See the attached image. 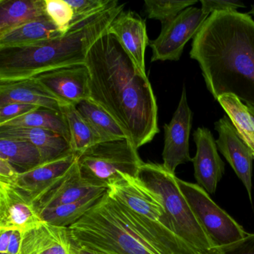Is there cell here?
I'll use <instances>...</instances> for the list:
<instances>
[{
  "label": "cell",
  "instance_id": "2e32d148",
  "mask_svg": "<svg viewBox=\"0 0 254 254\" xmlns=\"http://www.w3.org/2000/svg\"><path fill=\"white\" fill-rule=\"evenodd\" d=\"M107 32L115 35L138 69L145 73V53L149 44L144 20L132 11L120 13Z\"/></svg>",
  "mask_w": 254,
  "mask_h": 254
},
{
  "label": "cell",
  "instance_id": "f35d334b",
  "mask_svg": "<svg viewBox=\"0 0 254 254\" xmlns=\"http://www.w3.org/2000/svg\"><path fill=\"white\" fill-rule=\"evenodd\" d=\"M251 112V114H252L253 116H254V111H249Z\"/></svg>",
  "mask_w": 254,
  "mask_h": 254
},
{
  "label": "cell",
  "instance_id": "52a82bcc",
  "mask_svg": "<svg viewBox=\"0 0 254 254\" xmlns=\"http://www.w3.org/2000/svg\"><path fill=\"white\" fill-rule=\"evenodd\" d=\"M178 184L203 228L223 251L247 237L248 233L243 227L220 208L198 184L179 178Z\"/></svg>",
  "mask_w": 254,
  "mask_h": 254
},
{
  "label": "cell",
  "instance_id": "6da1fadb",
  "mask_svg": "<svg viewBox=\"0 0 254 254\" xmlns=\"http://www.w3.org/2000/svg\"><path fill=\"white\" fill-rule=\"evenodd\" d=\"M90 74V99L123 129L136 148L159 133L157 105L151 83L113 34L105 32L85 62Z\"/></svg>",
  "mask_w": 254,
  "mask_h": 254
},
{
  "label": "cell",
  "instance_id": "ffe728a7",
  "mask_svg": "<svg viewBox=\"0 0 254 254\" xmlns=\"http://www.w3.org/2000/svg\"><path fill=\"white\" fill-rule=\"evenodd\" d=\"M0 138L21 139L31 142L41 151L43 163L73 153L70 143L66 138L45 129L0 126Z\"/></svg>",
  "mask_w": 254,
  "mask_h": 254
},
{
  "label": "cell",
  "instance_id": "9a60e30c",
  "mask_svg": "<svg viewBox=\"0 0 254 254\" xmlns=\"http://www.w3.org/2000/svg\"><path fill=\"white\" fill-rule=\"evenodd\" d=\"M76 160L77 156L72 153L57 160L42 163L32 170L19 174L11 187L33 203L46 190L67 173Z\"/></svg>",
  "mask_w": 254,
  "mask_h": 254
},
{
  "label": "cell",
  "instance_id": "484cf974",
  "mask_svg": "<svg viewBox=\"0 0 254 254\" xmlns=\"http://www.w3.org/2000/svg\"><path fill=\"white\" fill-rule=\"evenodd\" d=\"M69 127L70 145L76 156L99 142H104L99 133L81 116L75 105H65L62 108Z\"/></svg>",
  "mask_w": 254,
  "mask_h": 254
},
{
  "label": "cell",
  "instance_id": "d4e9b609",
  "mask_svg": "<svg viewBox=\"0 0 254 254\" xmlns=\"http://www.w3.org/2000/svg\"><path fill=\"white\" fill-rule=\"evenodd\" d=\"M78 112L105 141L128 139L120 125L92 99H84L75 105Z\"/></svg>",
  "mask_w": 254,
  "mask_h": 254
},
{
  "label": "cell",
  "instance_id": "4316f807",
  "mask_svg": "<svg viewBox=\"0 0 254 254\" xmlns=\"http://www.w3.org/2000/svg\"><path fill=\"white\" fill-rule=\"evenodd\" d=\"M2 126L52 130L62 135L70 142L69 127L63 113L48 108H38Z\"/></svg>",
  "mask_w": 254,
  "mask_h": 254
},
{
  "label": "cell",
  "instance_id": "8d00e7d4",
  "mask_svg": "<svg viewBox=\"0 0 254 254\" xmlns=\"http://www.w3.org/2000/svg\"><path fill=\"white\" fill-rule=\"evenodd\" d=\"M72 249H73L75 254H105L98 252L94 250L90 249V248H85V247L80 246V245L74 243L73 242H72Z\"/></svg>",
  "mask_w": 254,
  "mask_h": 254
},
{
  "label": "cell",
  "instance_id": "3957f363",
  "mask_svg": "<svg viewBox=\"0 0 254 254\" xmlns=\"http://www.w3.org/2000/svg\"><path fill=\"white\" fill-rule=\"evenodd\" d=\"M74 243L105 254H198L172 229L150 221L106 191L69 227Z\"/></svg>",
  "mask_w": 254,
  "mask_h": 254
},
{
  "label": "cell",
  "instance_id": "44dd1931",
  "mask_svg": "<svg viewBox=\"0 0 254 254\" xmlns=\"http://www.w3.org/2000/svg\"><path fill=\"white\" fill-rule=\"evenodd\" d=\"M62 35L51 19L44 15L0 35V50L29 47Z\"/></svg>",
  "mask_w": 254,
  "mask_h": 254
},
{
  "label": "cell",
  "instance_id": "603a6c76",
  "mask_svg": "<svg viewBox=\"0 0 254 254\" xmlns=\"http://www.w3.org/2000/svg\"><path fill=\"white\" fill-rule=\"evenodd\" d=\"M107 191L95 193L73 203L44 209L39 212L40 216L43 221L52 225L69 228L91 209Z\"/></svg>",
  "mask_w": 254,
  "mask_h": 254
},
{
  "label": "cell",
  "instance_id": "5b68a950",
  "mask_svg": "<svg viewBox=\"0 0 254 254\" xmlns=\"http://www.w3.org/2000/svg\"><path fill=\"white\" fill-rule=\"evenodd\" d=\"M138 178L161 199L178 236L198 254H225L208 234L183 194L175 174L163 164L143 163Z\"/></svg>",
  "mask_w": 254,
  "mask_h": 254
},
{
  "label": "cell",
  "instance_id": "f1b7e54d",
  "mask_svg": "<svg viewBox=\"0 0 254 254\" xmlns=\"http://www.w3.org/2000/svg\"><path fill=\"white\" fill-rule=\"evenodd\" d=\"M197 2L196 0H146L145 12L148 18L159 20L163 26L172 21L186 8L193 6Z\"/></svg>",
  "mask_w": 254,
  "mask_h": 254
},
{
  "label": "cell",
  "instance_id": "ba28073f",
  "mask_svg": "<svg viewBox=\"0 0 254 254\" xmlns=\"http://www.w3.org/2000/svg\"><path fill=\"white\" fill-rule=\"evenodd\" d=\"M209 17L201 8L191 6L162 26L160 35L148 44L152 50L151 62L179 60L187 43L194 38Z\"/></svg>",
  "mask_w": 254,
  "mask_h": 254
},
{
  "label": "cell",
  "instance_id": "8992f818",
  "mask_svg": "<svg viewBox=\"0 0 254 254\" xmlns=\"http://www.w3.org/2000/svg\"><path fill=\"white\" fill-rule=\"evenodd\" d=\"M130 139L105 141L77 156L81 176L86 181L108 189L124 175L137 176L143 162Z\"/></svg>",
  "mask_w": 254,
  "mask_h": 254
},
{
  "label": "cell",
  "instance_id": "d590c367",
  "mask_svg": "<svg viewBox=\"0 0 254 254\" xmlns=\"http://www.w3.org/2000/svg\"><path fill=\"white\" fill-rule=\"evenodd\" d=\"M23 233L20 230H11L9 240L7 245L5 252L8 254H20L22 243H23Z\"/></svg>",
  "mask_w": 254,
  "mask_h": 254
},
{
  "label": "cell",
  "instance_id": "1f68e13d",
  "mask_svg": "<svg viewBox=\"0 0 254 254\" xmlns=\"http://www.w3.org/2000/svg\"><path fill=\"white\" fill-rule=\"evenodd\" d=\"M201 9L208 15L215 12L235 11L239 8H245L241 1L232 0H200Z\"/></svg>",
  "mask_w": 254,
  "mask_h": 254
},
{
  "label": "cell",
  "instance_id": "f546056e",
  "mask_svg": "<svg viewBox=\"0 0 254 254\" xmlns=\"http://www.w3.org/2000/svg\"><path fill=\"white\" fill-rule=\"evenodd\" d=\"M46 14L62 33L65 34L74 19V11L66 0H45Z\"/></svg>",
  "mask_w": 254,
  "mask_h": 254
},
{
  "label": "cell",
  "instance_id": "8fae6325",
  "mask_svg": "<svg viewBox=\"0 0 254 254\" xmlns=\"http://www.w3.org/2000/svg\"><path fill=\"white\" fill-rule=\"evenodd\" d=\"M193 114L188 105L186 89L183 90L179 105L173 117L164 128L163 166L171 173L175 174L180 165L191 161L189 139L192 126Z\"/></svg>",
  "mask_w": 254,
  "mask_h": 254
},
{
  "label": "cell",
  "instance_id": "9c48e42d",
  "mask_svg": "<svg viewBox=\"0 0 254 254\" xmlns=\"http://www.w3.org/2000/svg\"><path fill=\"white\" fill-rule=\"evenodd\" d=\"M108 193L114 200L135 213L163 224L176 233L160 197L138 176L123 175L120 181L108 187Z\"/></svg>",
  "mask_w": 254,
  "mask_h": 254
},
{
  "label": "cell",
  "instance_id": "d6a6232c",
  "mask_svg": "<svg viewBox=\"0 0 254 254\" xmlns=\"http://www.w3.org/2000/svg\"><path fill=\"white\" fill-rule=\"evenodd\" d=\"M27 104L12 103L0 108V126L39 108Z\"/></svg>",
  "mask_w": 254,
  "mask_h": 254
},
{
  "label": "cell",
  "instance_id": "e575fe53",
  "mask_svg": "<svg viewBox=\"0 0 254 254\" xmlns=\"http://www.w3.org/2000/svg\"><path fill=\"white\" fill-rule=\"evenodd\" d=\"M19 174L9 162L0 159V183L7 185H13Z\"/></svg>",
  "mask_w": 254,
  "mask_h": 254
},
{
  "label": "cell",
  "instance_id": "30bf717a",
  "mask_svg": "<svg viewBox=\"0 0 254 254\" xmlns=\"http://www.w3.org/2000/svg\"><path fill=\"white\" fill-rule=\"evenodd\" d=\"M34 78L65 105L90 98V74L85 63L50 69Z\"/></svg>",
  "mask_w": 254,
  "mask_h": 254
},
{
  "label": "cell",
  "instance_id": "cb8c5ba5",
  "mask_svg": "<svg viewBox=\"0 0 254 254\" xmlns=\"http://www.w3.org/2000/svg\"><path fill=\"white\" fill-rule=\"evenodd\" d=\"M0 159L9 162L19 173L42 164L41 151L31 142L21 139L0 138Z\"/></svg>",
  "mask_w": 254,
  "mask_h": 254
},
{
  "label": "cell",
  "instance_id": "7c38bea8",
  "mask_svg": "<svg viewBox=\"0 0 254 254\" xmlns=\"http://www.w3.org/2000/svg\"><path fill=\"white\" fill-rule=\"evenodd\" d=\"M215 128L218 133L216 140L218 149L245 186L250 200L252 201V152L228 117H222L217 121Z\"/></svg>",
  "mask_w": 254,
  "mask_h": 254
},
{
  "label": "cell",
  "instance_id": "ac0fdd59",
  "mask_svg": "<svg viewBox=\"0 0 254 254\" xmlns=\"http://www.w3.org/2000/svg\"><path fill=\"white\" fill-rule=\"evenodd\" d=\"M42 221L33 203L11 186L0 183V229L25 232Z\"/></svg>",
  "mask_w": 254,
  "mask_h": 254
},
{
  "label": "cell",
  "instance_id": "277c9868",
  "mask_svg": "<svg viewBox=\"0 0 254 254\" xmlns=\"http://www.w3.org/2000/svg\"><path fill=\"white\" fill-rule=\"evenodd\" d=\"M124 8L125 4L114 0L106 9L71 23L61 36L29 47L0 50V81L32 78L50 69L85 63L93 44Z\"/></svg>",
  "mask_w": 254,
  "mask_h": 254
},
{
  "label": "cell",
  "instance_id": "7a4b0ae2",
  "mask_svg": "<svg viewBox=\"0 0 254 254\" xmlns=\"http://www.w3.org/2000/svg\"><path fill=\"white\" fill-rule=\"evenodd\" d=\"M190 57L215 99L234 95L254 111V21L249 14H211L193 38Z\"/></svg>",
  "mask_w": 254,
  "mask_h": 254
},
{
  "label": "cell",
  "instance_id": "7402d4cb",
  "mask_svg": "<svg viewBox=\"0 0 254 254\" xmlns=\"http://www.w3.org/2000/svg\"><path fill=\"white\" fill-rule=\"evenodd\" d=\"M44 15L45 0H0V35Z\"/></svg>",
  "mask_w": 254,
  "mask_h": 254
},
{
  "label": "cell",
  "instance_id": "5bb4252c",
  "mask_svg": "<svg viewBox=\"0 0 254 254\" xmlns=\"http://www.w3.org/2000/svg\"><path fill=\"white\" fill-rule=\"evenodd\" d=\"M108 190L84 180L80 173L76 160L70 170L41 194L34 201L33 205L39 213L44 209L73 203Z\"/></svg>",
  "mask_w": 254,
  "mask_h": 254
},
{
  "label": "cell",
  "instance_id": "4fadbf2b",
  "mask_svg": "<svg viewBox=\"0 0 254 254\" xmlns=\"http://www.w3.org/2000/svg\"><path fill=\"white\" fill-rule=\"evenodd\" d=\"M197 152L192 158L194 178L208 194H214L224 173V163L218 153L216 141L206 127H198L193 134Z\"/></svg>",
  "mask_w": 254,
  "mask_h": 254
},
{
  "label": "cell",
  "instance_id": "74e56055",
  "mask_svg": "<svg viewBox=\"0 0 254 254\" xmlns=\"http://www.w3.org/2000/svg\"><path fill=\"white\" fill-rule=\"evenodd\" d=\"M249 14H252V15L254 16V3L252 5V8H251V11H250Z\"/></svg>",
  "mask_w": 254,
  "mask_h": 254
},
{
  "label": "cell",
  "instance_id": "836d02e7",
  "mask_svg": "<svg viewBox=\"0 0 254 254\" xmlns=\"http://www.w3.org/2000/svg\"><path fill=\"white\" fill-rule=\"evenodd\" d=\"M225 254H254V233H248L242 242L224 249Z\"/></svg>",
  "mask_w": 254,
  "mask_h": 254
},
{
  "label": "cell",
  "instance_id": "83f0119b",
  "mask_svg": "<svg viewBox=\"0 0 254 254\" xmlns=\"http://www.w3.org/2000/svg\"><path fill=\"white\" fill-rule=\"evenodd\" d=\"M236 127L242 140L251 150L254 159V116L236 96L224 94L217 99Z\"/></svg>",
  "mask_w": 254,
  "mask_h": 254
},
{
  "label": "cell",
  "instance_id": "d6986e66",
  "mask_svg": "<svg viewBox=\"0 0 254 254\" xmlns=\"http://www.w3.org/2000/svg\"><path fill=\"white\" fill-rule=\"evenodd\" d=\"M20 254H75L69 229L42 221L24 232Z\"/></svg>",
  "mask_w": 254,
  "mask_h": 254
},
{
  "label": "cell",
  "instance_id": "4dcf8cb0",
  "mask_svg": "<svg viewBox=\"0 0 254 254\" xmlns=\"http://www.w3.org/2000/svg\"><path fill=\"white\" fill-rule=\"evenodd\" d=\"M74 11L72 23L95 15L106 9L114 0H66Z\"/></svg>",
  "mask_w": 254,
  "mask_h": 254
},
{
  "label": "cell",
  "instance_id": "e0dca14e",
  "mask_svg": "<svg viewBox=\"0 0 254 254\" xmlns=\"http://www.w3.org/2000/svg\"><path fill=\"white\" fill-rule=\"evenodd\" d=\"M12 103L27 104L62 112L65 106L36 78L0 81V108Z\"/></svg>",
  "mask_w": 254,
  "mask_h": 254
}]
</instances>
